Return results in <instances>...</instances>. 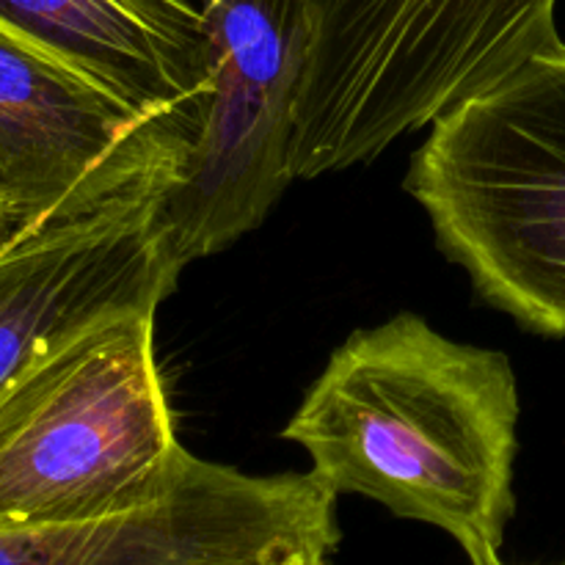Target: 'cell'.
I'll list each match as a JSON object with an SVG mask.
<instances>
[{
  "mask_svg": "<svg viewBox=\"0 0 565 565\" xmlns=\"http://www.w3.org/2000/svg\"><path fill=\"white\" fill-rule=\"evenodd\" d=\"M519 386L511 359L401 312L353 331L281 439L337 497L359 494L439 527L472 565H500L516 511Z\"/></svg>",
  "mask_w": 565,
  "mask_h": 565,
  "instance_id": "obj_1",
  "label": "cell"
},
{
  "mask_svg": "<svg viewBox=\"0 0 565 565\" xmlns=\"http://www.w3.org/2000/svg\"><path fill=\"white\" fill-rule=\"evenodd\" d=\"M307 70L296 180L379 158L469 97L561 47L557 0H303Z\"/></svg>",
  "mask_w": 565,
  "mask_h": 565,
  "instance_id": "obj_2",
  "label": "cell"
},
{
  "mask_svg": "<svg viewBox=\"0 0 565 565\" xmlns=\"http://www.w3.org/2000/svg\"><path fill=\"white\" fill-rule=\"evenodd\" d=\"M403 185L489 307L565 337V44L439 116Z\"/></svg>",
  "mask_w": 565,
  "mask_h": 565,
  "instance_id": "obj_3",
  "label": "cell"
},
{
  "mask_svg": "<svg viewBox=\"0 0 565 565\" xmlns=\"http://www.w3.org/2000/svg\"><path fill=\"white\" fill-rule=\"evenodd\" d=\"M154 315L110 318L0 395V530L114 516L185 469L154 356Z\"/></svg>",
  "mask_w": 565,
  "mask_h": 565,
  "instance_id": "obj_4",
  "label": "cell"
},
{
  "mask_svg": "<svg viewBox=\"0 0 565 565\" xmlns=\"http://www.w3.org/2000/svg\"><path fill=\"white\" fill-rule=\"evenodd\" d=\"M210 94L196 138L160 193V224L182 268L257 230L290 188L307 70L303 0H199Z\"/></svg>",
  "mask_w": 565,
  "mask_h": 565,
  "instance_id": "obj_5",
  "label": "cell"
},
{
  "mask_svg": "<svg viewBox=\"0 0 565 565\" xmlns=\"http://www.w3.org/2000/svg\"><path fill=\"white\" fill-rule=\"evenodd\" d=\"M191 138L0 28V207L9 235L166 191Z\"/></svg>",
  "mask_w": 565,
  "mask_h": 565,
  "instance_id": "obj_6",
  "label": "cell"
},
{
  "mask_svg": "<svg viewBox=\"0 0 565 565\" xmlns=\"http://www.w3.org/2000/svg\"><path fill=\"white\" fill-rule=\"evenodd\" d=\"M160 193L121 199L0 243V395L47 353L130 312H158L182 263Z\"/></svg>",
  "mask_w": 565,
  "mask_h": 565,
  "instance_id": "obj_7",
  "label": "cell"
},
{
  "mask_svg": "<svg viewBox=\"0 0 565 565\" xmlns=\"http://www.w3.org/2000/svg\"><path fill=\"white\" fill-rule=\"evenodd\" d=\"M0 28L196 138L210 94L199 0H0Z\"/></svg>",
  "mask_w": 565,
  "mask_h": 565,
  "instance_id": "obj_8",
  "label": "cell"
},
{
  "mask_svg": "<svg viewBox=\"0 0 565 565\" xmlns=\"http://www.w3.org/2000/svg\"><path fill=\"white\" fill-rule=\"evenodd\" d=\"M9 237V224H6V215H3V207H0V243Z\"/></svg>",
  "mask_w": 565,
  "mask_h": 565,
  "instance_id": "obj_9",
  "label": "cell"
},
{
  "mask_svg": "<svg viewBox=\"0 0 565 565\" xmlns=\"http://www.w3.org/2000/svg\"><path fill=\"white\" fill-rule=\"evenodd\" d=\"M500 565H505V563H500Z\"/></svg>",
  "mask_w": 565,
  "mask_h": 565,
  "instance_id": "obj_10",
  "label": "cell"
}]
</instances>
